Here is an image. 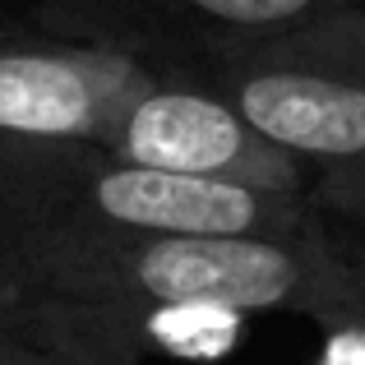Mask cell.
I'll list each match as a JSON object with an SVG mask.
<instances>
[{
  "label": "cell",
  "mask_w": 365,
  "mask_h": 365,
  "mask_svg": "<svg viewBox=\"0 0 365 365\" xmlns=\"http://www.w3.org/2000/svg\"><path fill=\"white\" fill-rule=\"evenodd\" d=\"M329 217H333V222H338L356 245H365V208H342V213H329Z\"/></svg>",
  "instance_id": "obj_11"
},
{
  "label": "cell",
  "mask_w": 365,
  "mask_h": 365,
  "mask_svg": "<svg viewBox=\"0 0 365 365\" xmlns=\"http://www.w3.org/2000/svg\"><path fill=\"white\" fill-rule=\"evenodd\" d=\"M0 365H79V361L46 356V351L24 347V342H14V338H0Z\"/></svg>",
  "instance_id": "obj_10"
},
{
  "label": "cell",
  "mask_w": 365,
  "mask_h": 365,
  "mask_svg": "<svg viewBox=\"0 0 365 365\" xmlns=\"http://www.w3.org/2000/svg\"><path fill=\"white\" fill-rule=\"evenodd\" d=\"M314 199L134 167L93 143L0 139V245L42 236H305Z\"/></svg>",
  "instance_id": "obj_2"
},
{
  "label": "cell",
  "mask_w": 365,
  "mask_h": 365,
  "mask_svg": "<svg viewBox=\"0 0 365 365\" xmlns=\"http://www.w3.org/2000/svg\"><path fill=\"white\" fill-rule=\"evenodd\" d=\"M102 148L134 167L222 180V185L277 199H314V185H319V176H310L305 162L264 139L232 102L204 83L162 79L125 111Z\"/></svg>",
  "instance_id": "obj_3"
},
{
  "label": "cell",
  "mask_w": 365,
  "mask_h": 365,
  "mask_svg": "<svg viewBox=\"0 0 365 365\" xmlns=\"http://www.w3.org/2000/svg\"><path fill=\"white\" fill-rule=\"evenodd\" d=\"M213 65H301V70H333V74H356L365 79V5L333 14L314 28L282 37V42L255 46L245 56L232 61H213Z\"/></svg>",
  "instance_id": "obj_7"
},
{
  "label": "cell",
  "mask_w": 365,
  "mask_h": 365,
  "mask_svg": "<svg viewBox=\"0 0 365 365\" xmlns=\"http://www.w3.org/2000/svg\"><path fill=\"white\" fill-rule=\"evenodd\" d=\"M361 5L365 0H46L42 14L70 42L130 56L176 46L213 65Z\"/></svg>",
  "instance_id": "obj_4"
},
{
  "label": "cell",
  "mask_w": 365,
  "mask_h": 365,
  "mask_svg": "<svg viewBox=\"0 0 365 365\" xmlns=\"http://www.w3.org/2000/svg\"><path fill=\"white\" fill-rule=\"evenodd\" d=\"M314 208L319 213H342V208H365V171H329L314 185Z\"/></svg>",
  "instance_id": "obj_8"
},
{
  "label": "cell",
  "mask_w": 365,
  "mask_h": 365,
  "mask_svg": "<svg viewBox=\"0 0 365 365\" xmlns=\"http://www.w3.org/2000/svg\"><path fill=\"white\" fill-rule=\"evenodd\" d=\"M0 338H9V333H5V329H0Z\"/></svg>",
  "instance_id": "obj_12"
},
{
  "label": "cell",
  "mask_w": 365,
  "mask_h": 365,
  "mask_svg": "<svg viewBox=\"0 0 365 365\" xmlns=\"http://www.w3.org/2000/svg\"><path fill=\"white\" fill-rule=\"evenodd\" d=\"M167 79L143 56L88 42L0 46V139L102 143L148 88Z\"/></svg>",
  "instance_id": "obj_5"
},
{
  "label": "cell",
  "mask_w": 365,
  "mask_h": 365,
  "mask_svg": "<svg viewBox=\"0 0 365 365\" xmlns=\"http://www.w3.org/2000/svg\"><path fill=\"white\" fill-rule=\"evenodd\" d=\"M195 314H301L365 324V245L305 236H42L0 245V329L79 365H134L176 347Z\"/></svg>",
  "instance_id": "obj_1"
},
{
  "label": "cell",
  "mask_w": 365,
  "mask_h": 365,
  "mask_svg": "<svg viewBox=\"0 0 365 365\" xmlns=\"http://www.w3.org/2000/svg\"><path fill=\"white\" fill-rule=\"evenodd\" d=\"M199 83L319 176L365 171V79L356 74L301 65H208Z\"/></svg>",
  "instance_id": "obj_6"
},
{
  "label": "cell",
  "mask_w": 365,
  "mask_h": 365,
  "mask_svg": "<svg viewBox=\"0 0 365 365\" xmlns=\"http://www.w3.org/2000/svg\"><path fill=\"white\" fill-rule=\"evenodd\" d=\"M319 365H365V324L356 329H329V347Z\"/></svg>",
  "instance_id": "obj_9"
}]
</instances>
